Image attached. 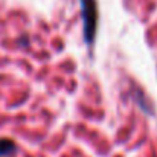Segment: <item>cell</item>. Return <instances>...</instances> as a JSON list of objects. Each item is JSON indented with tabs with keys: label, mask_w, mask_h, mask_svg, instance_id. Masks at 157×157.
Returning a JSON list of instances; mask_svg holds the SVG:
<instances>
[{
	"label": "cell",
	"mask_w": 157,
	"mask_h": 157,
	"mask_svg": "<svg viewBox=\"0 0 157 157\" xmlns=\"http://www.w3.org/2000/svg\"><path fill=\"white\" fill-rule=\"evenodd\" d=\"M15 151V145L9 139H2L0 140V156H9Z\"/></svg>",
	"instance_id": "obj_2"
},
{
	"label": "cell",
	"mask_w": 157,
	"mask_h": 157,
	"mask_svg": "<svg viewBox=\"0 0 157 157\" xmlns=\"http://www.w3.org/2000/svg\"><path fill=\"white\" fill-rule=\"evenodd\" d=\"M82 6V20H84V38L87 43H92L96 34V2L95 0H81Z\"/></svg>",
	"instance_id": "obj_1"
}]
</instances>
